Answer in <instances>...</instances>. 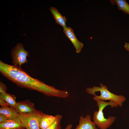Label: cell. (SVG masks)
Segmentation results:
<instances>
[{
  "label": "cell",
  "mask_w": 129,
  "mask_h": 129,
  "mask_svg": "<svg viewBox=\"0 0 129 129\" xmlns=\"http://www.w3.org/2000/svg\"><path fill=\"white\" fill-rule=\"evenodd\" d=\"M0 72L4 76L21 87L34 90L48 96L63 98L64 90L56 88L29 75L19 67L0 61Z\"/></svg>",
  "instance_id": "obj_1"
},
{
  "label": "cell",
  "mask_w": 129,
  "mask_h": 129,
  "mask_svg": "<svg viewBox=\"0 0 129 129\" xmlns=\"http://www.w3.org/2000/svg\"><path fill=\"white\" fill-rule=\"evenodd\" d=\"M99 84L100 87L93 86L92 88H87L86 89L88 93L94 96L93 98L94 101H111L115 102L120 107L122 106L123 103L126 100L125 97L111 92L108 90L107 86L102 83Z\"/></svg>",
  "instance_id": "obj_2"
},
{
  "label": "cell",
  "mask_w": 129,
  "mask_h": 129,
  "mask_svg": "<svg viewBox=\"0 0 129 129\" xmlns=\"http://www.w3.org/2000/svg\"><path fill=\"white\" fill-rule=\"evenodd\" d=\"M98 111L94 112L93 119V121L98 128L100 129H107L110 127L116 119L114 116H110L108 118L104 117L103 110L106 106H110L111 108L117 107L118 106L115 102L110 101L108 102L98 100L96 101Z\"/></svg>",
  "instance_id": "obj_3"
},
{
  "label": "cell",
  "mask_w": 129,
  "mask_h": 129,
  "mask_svg": "<svg viewBox=\"0 0 129 129\" xmlns=\"http://www.w3.org/2000/svg\"><path fill=\"white\" fill-rule=\"evenodd\" d=\"M42 111L37 110L28 113L20 114L18 117L26 129H40L39 123L41 118L44 114Z\"/></svg>",
  "instance_id": "obj_4"
},
{
  "label": "cell",
  "mask_w": 129,
  "mask_h": 129,
  "mask_svg": "<svg viewBox=\"0 0 129 129\" xmlns=\"http://www.w3.org/2000/svg\"><path fill=\"white\" fill-rule=\"evenodd\" d=\"M11 54L13 65L21 68L22 64L28 62L27 57L29 53L24 49L21 43L16 44L11 51Z\"/></svg>",
  "instance_id": "obj_5"
},
{
  "label": "cell",
  "mask_w": 129,
  "mask_h": 129,
  "mask_svg": "<svg viewBox=\"0 0 129 129\" xmlns=\"http://www.w3.org/2000/svg\"><path fill=\"white\" fill-rule=\"evenodd\" d=\"M34 107V104L27 99L17 102L16 108L20 114H25L37 111V110Z\"/></svg>",
  "instance_id": "obj_6"
},
{
  "label": "cell",
  "mask_w": 129,
  "mask_h": 129,
  "mask_svg": "<svg viewBox=\"0 0 129 129\" xmlns=\"http://www.w3.org/2000/svg\"><path fill=\"white\" fill-rule=\"evenodd\" d=\"M63 32L66 37L71 41L76 49V52L80 53L83 46V44L79 41L76 37L72 29L67 27L63 28Z\"/></svg>",
  "instance_id": "obj_7"
},
{
  "label": "cell",
  "mask_w": 129,
  "mask_h": 129,
  "mask_svg": "<svg viewBox=\"0 0 129 129\" xmlns=\"http://www.w3.org/2000/svg\"><path fill=\"white\" fill-rule=\"evenodd\" d=\"M20 119L16 117L0 123V129H25Z\"/></svg>",
  "instance_id": "obj_8"
},
{
  "label": "cell",
  "mask_w": 129,
  "mask_h": 129,
  "mask_svg": "<svg viewBox=\"0 0 129 129\" xmlns=\"http://www.w3.org/2000/svg\"><path fill=\"white\" fill-rule=\"evenodd\" d=\"M74 129H98L93 121L91 120V116L86 115L85 117L81 116L79 118L78 124Z\"/></svg>",
  "instance_id": "obj_9"
},
{
  "label": "cell",
  "mask_w": 129,
  "mask_h": 129,
  "mask_svg": "<svg viewBox=\"0 0 129 129\" xmlns=\"http://www.w3.org/2000/svg\"><path fill=\"white\" fill-rule=\"evenodd\" d=\"M0 114L5 115L8 119H12L18 117L20 114L15 108L9 106L0 107Z\"/></svg>",
  "instance_id": "obj_10"
},
{
  "label": "cell",
  "mask_w": 129,
  "mask_h": 129,
  "mask_svg": "<svg viewBox=\"0 0 129 129\" xmlns=\"http://www.w3.org/2000/svg\"><path fill=\"white\" fill-rule=\"evenodd\" d=\"M49 10L53 15L56 23L61 26L63 28L67 27L66 25L67 20L65 17L62 16L54 7H51Z\"/></svg>",
  "instance_id": "obj_11"
},
{
  "label": "cell",
  "mask_w": 129,
  "mask_h": 129,
  "mask_svg": "<svg viewBox=\"0 0 129 129\" xmlns=\"http://www.w3.org/2000/svg\"><path fill=\"white\" fill-rule=\"evenodd\" d=\"M55 116L44 113L40 119L39 126L40 129H45L50 126L55 121Z\"/></svg>",
  "instance_id": "obj_12"
},
{
  "label": "cell",
  "mask_w": 129,
  "mask_h": 129,
  "mask_svg": "<svg viewBox=\"0 0 129 129\" xmlns=\"http://www.w3.org/2000/svg\"><path fill=\"white\" fill-rule=\"evenodd\" d=\"M112 4H116L118 10L122 11L124 13L129 14V4L125 0H110Z\"/></svg>",
  "instance_id": "obj_13"
},
{
  "label": "cell",
  "mask_w": 129,
  "mask_h": 129,
  "mask_svg": "<svg viewBox=\"0 0 129 129\" xmlns=\"http://www.w3.org/2000/svg\"><path fill=\"white\" fill-rule=\"evenodd\" d=\"M0 98L5 100L9 106L16 108L17 103L14 95L7 93L0 94Z\"/></svg>",
  "instance_id": "obj_14"
},
{
  "label": "cell",
  "mask_w": 129,
  "mask_h": 129,
  "mask_svg": "<svg viewBox=\"0 0 129 129\" xmlns=\"http://www.w3.org/2000/svg\"><path fill=\"white\" fill-rule=\"evenodd\" d=\"M56 119L54 122L49 126L45 129H61L60 125L62 116L60 114H57L55 116Z\"/></svg>",
  "instance_id": "obj_15"
},
{
  "label": "cell",
  "mask_w": 129,
  "mask_h": 129,
  "mask_svg": "<svg viewBox=\"0 0 129 129\" xmlns=\"http://www.w3.org/2000/svg\"><path fill=\"white\" fill-rule=\"evenodd\" d=\"M7 88L5 84L0 81V94L7 93Z\"/></svg>",
  "instance_id": "obj_16"
},
{
  "label": "cell",
  "mask_w": 129,
  "mask_h": 129,
  "mask_svg": "<svg viewBox=\"0 0 129 129\" xmlns=\"http://www.w3.org/2000/svg\"><path fill=\"white\" fill-rule=\"evenodd\" d=\"M0 105L2 107L9 106L8 103L4 100L0 98Z\"/></svg>",
  "instance_id": "obj_17"
},
{
  "label": "cell",
  "mask_w": 129,
  "mask_h": 129,
  "mask_svg": "<svg viewBox=\"0 0 129 129\" xmlns=\"http://www.w3.org/2000/svg\"><path fill=\"white\" fill-rule=\"evenodd\" d=\"M8 119V118L5 115L0 114V123L4 122Z\"/></svg>",
  "instance_id": "obj_18"
},
{
  "label": "cell",
  "mask_w": 129,
  "mask_h": 129,
  "mask_svg": "<svg viewBox=\"0 0 129 129\" xmlns=\"http://www.w3.org/2000/svg\"><path fill=\"white\" fill-rule=\"evenodd\" d=\"M124 47L126 50L129 51V43H125Z\"/></svg>",
  "instance_id": "obj_19"
},
{
  "label": "cell",
  "mask_w": 129,
  "mask_h": 129,
  "mask_svg": "<svg viewBox=\"0 0 129 129\" xmlns=\"http://www.w3.org/2000/svg\"><path fill=\"white\" fill-rule=\"evenodd\" d=\"M73 127V125L71 124H68L64 129H71Z\"/></svg>",
  "instance_id": "obj_20"
},
{
  "label": "cell",
  "mask_w": 129,
  "mask_h": 129,
  "mask_svg": "<svg viewBox=\"0 0 129 129\" xmlns=\"http://www.w3.org/2000/svg\"></svg>",
  "instance_id": "obj_21"
}]
</instances>
